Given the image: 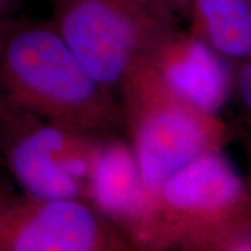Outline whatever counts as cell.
I'll use <instances>...</instances> for the list:
<instances>
[{
    "mask_svg": "<svg viewBox=\"0 0 251 251\" xmlns=\"http://www.w3.org/2000/svg\"><path fill=\"white\" fill-rule=\"evenodd\" d=\"M50 21L95 80L120 87L179 29L177 0H48Z\"/></svg>",
    "mask_w": 251,
    "mask_h": 251,
    "instance_id": "3957f363",
    "label": "cell"
},
{
    "mask_svg": "<svg viewBox=\"0 0 251 251\" xmlns=\"http://www.w3.org/2000/svg\"><path fill=\"white\" fill-rule=\"evenodd\" d=\"M117 99L127 141L152 194L190 162L222 151L230 137L219 115L204 113L176 98L147 60L126 75Z\"/></svg>",
    "mask_w": 251,
    "mask_h": 251,
    "instance_id": "7a4b0ae2",
    "label": "cell"
},
{
    "mask_svg": "<svg viewBox=\"0 0 251 251\" xmlns=\"http://www.w3.org/2000/svg\"><path fill=\"white\" fill-rule=\"evenodd\" d=\"M249 161H250V169H251V152L250 155H249Z\"/></svg>",
    "mask_w": 251,
    "mask_h": 251,
    "instance_id": "4fadbf2b",
    "label": "cell"
},
{
    "mask_svg": "<svg viewBox=\"0 0 251 251\" xmlns=\"http://www.w3.org/2000/svg\"><path fill=\"white\" fill-rule=\"evenodd\" d=\"M0 246L6 251H108L109 234L98 211L81 198L27 196L0 206Z\"/></svg>",
    "mask_w": 251,
    "mask_h": 251,
    "instance_id": "8992f818",
    "label": "cell"
},
{
    "mask_svg": "<svg viewBox=\"0 0 251 251\" xmlns=\"http://www.w3.org/2000/svg\"><path fill=\"white\" fill-rule=\"evenodd\" d=\"M99 137L0 106V159L28 197H85Z\"/></svg>",
    "mask_w": 251,
    "mask_h": 251,
    "instance_id": "5b68a950",
    "label": "cell"
},
{
    "mask_svg": "<svg viewBox=\"0 0 251 251\" xmlns=\"http://www.w3.org/2000/svg\"><path fill=\"white\" fill-rule=\"evenodd\" d=\"M0 106L95 135L117 133V94L92 77L48 18L0 20Z\"/></svg>",
    "mask_w": 251,
    "mask_h": 251,
    "instance_id": "6da1fadb",
    "label": "cell"
},
{
    "mask_svg": "<svg viewBox=\"0 0 251 251\" xmlns=\"http://www.w3.org/2000/svg\"><path fill=\"white\" fill-rule=\"evenodd\" d=\"M229 251H251V240L242 239L229 247Z\"/></svg>",
    "mask_w": 251,
    "mask_h": 251,
    "instance_id": "7c38bea8",
    "label": "cell"
},
{
    "mask_svg": "<svg viewBox=\"0 0 251 251\" xmlns=\"http://www.w3.org/2000/svg\"><path fill=\"white\" fill-rule=\"evenodd\" d=\"M23 1L24 0H0V20L9 14H13V11L17 9Z\"/></svg>",
    "mask_w": 251,
    "mask_h": 251,
    "instance_id": "8fae6325",
    "label": "cell"
},
{
    "mask_svg": "<svg viewBox=\"0 0 251 251\" xmlns=\"http://www.w3.org/2000/svg\"><path fill=\"white\" fill-rule=\"evenodd\" d=\"M147 62L176 98L204 113L219 115L233 97V64L191 29L175 31Z\"/></svg>",
    "mask_w": 251,
    "mask_h": 251,
    "instance_id": "52a82bcc",
    "label": "cell"
},
{
    "mask_svg": "<svg viewBox=\"0 0 251 251\" xmlns=\"http://www.w3.org/2000/svg\"><path fill=\"white\" fill-rule=\"evenodd\" d=\"M233 97L237 99L249 127V152H251V60L233 64Z\"/></svg>",
    "mask_w": 251,
    "mask_h": 251,
    "instance_id": "30bf717a",
    "label": "cell"
},
{
    "mask_svg": "<svg viewBox=\"0 0 251 251\" xmlns=\"http://www.w3.org/2000/svg\"><path fill=\"white\" fill-rule=\"evenodd\" d=\"M155 240L230 247L251 225V193L222 151L190 162L153 193Z\"/></svg>",
    "mask_w": 251,
    "mask_h": 251,
    "instance_id": "277c9868",
    "label": "cell"
},
{
    "mask_svg": "<svg viewBox=\"0 0 251 251\" xmlns=\"http://www.w3.org/2000/svg\"><path fill=\"white\" fill-rule=\"evenodd\" d=\"M91 205L137 236L155 240V198L144 183L127 138L100 135L91 165L87 194Z\"/></svg>",
    "mask_w": 251,
    "mask_h": 251,
    "instance_id": "ba28073f",
    "label": "cell"
},
{
    "mask_svg": "<svg viewBox=\"0 0 251 251\" xmlns=\"http://www.w3.org/2000/svg\"><path fill=\"white\" fill-rule=\"evenodd\" d=\"M190 29L232 64L251 60V0H184Z\"/></svg>",
    "mask_w": 251,
    "mask_h": 251,
    "instance_id": "9c48e42d",
    "label": "cell"
}]
</instances>
